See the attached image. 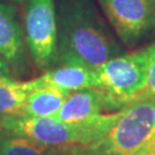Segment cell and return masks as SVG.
<instances>
[{
    "label": "cell",
    "instance_id": "8",
    "mask_svg": "<svg viewBox=\"0 0 155 155\" xmlns=\"http://www.w3.org/2000/svg\"><path fill=\"white\" fill-rule=\"evenodd\" d=\"M110 110L115 113L107 94L98 87L74 91L68 94L55 118L67 123H79Z\"/></svg>",
    "mask_w": 155,
    "mask_h": 155
},
{
    "label": "cell",
    "instance_id": "3",
    "mask_svg": "<svg viewBox=\"0 0 155 155\" xmlns=\"http://www.w3.org/2000/svg\"><path fill=\"white\" fill-rule=\"evenodd\" d=\"M117 116L118 111L101 114L79 123L62 122L55 117L11 116L0 121V131L28 138L52 150H61L99 141Z\"/></svg>",
    "mask_w": 155,
    "mask_h": 155
},
{
    "label": "cell",
    "instance_id": "2",
    "mask_svg": "<svg viewBox=\"0 0 155 155\" xmlns=\"http://www.w3.org/2000/svg\"><path fill=\"white\" fill-rule=\"evenodd\" d=\"M52 150L56 155H155V116L150 100L134 101L118 111L114 125L99 141Z\"/></svg>",
    "mask_w": 155,
    "mask_h": 155
},
{
    "label": "cell",
    "instance_id": "12",
    "mask_svg": "<svg viewBox=\"0 0 155 155\" xmlns=\"http://www.w3.org/2000/svg\"><path fill=\"white\" fill-rule=\"evenodd\" d=\"M0 155H56L53 150L32 140L0 131Z\"/></svg>",
    "mask_w": 155,
    "mask_h": 155
},
{
    "label": "cell",
    "instance_id": "14",
    "mask_svg": "<svg viewBox=\"0 0 155 155\" xmlns=\"http://www.w3.org/2000/svg\"><path fill=\"white\" fill-rule=\"evenodd\" d=\"M0 78H14V72L5 59L0 55Z\"/></svg>",
    "mask_w": 155,
    "mask_h": 155
},
{
    "label": "cell",
    "instance_id": "9",
    "mask_svg": "<svg viewBox=\"0 0 155 155\" xmlns=\"http://www.w3.org/2000/svg\"><path fill=\"white\" fill-rule=\"evenodd\" d=\"M37 89L50 86L70 93L78 90L94 87L92 70L79 63H63L44 72L35 79Z\"/></svg>",
    "mask_w": 155,
    "mask_h": 155
},
{
    "label": "cell",
    "instance_id": "16",
    "mask_svg": "<svg viewBox=\"0 0 155 155\" xmlns=\"http://www.w3.org/2000/svg\"><path fill=\"white\" fill-rule=\"evenodd\" d=\"M9 1H14V2H24V1H28V0H9Z\"/></svg>",
    "mask_w": 155,
    "mask_h": 155
},
{
    "label": "cell",
    "instance_id": "10",
    "mask_svg": "<svg viewBox=\"0 0 155 155\" xmlns=\"http://www.w3.org/2000/svg\"><path fill=\"white\" fill-rule=\"evenodd\" d=\"M68 94L50 86L35 89L27 97L20 116L54 117L60 111Z\"/></svg>",
    "mask_w": 155,
    "mask_h": 155
},
{
    "label": "cell",
    "instance_id": "7",
    "mask_svg": "<svg viewBox=\"0 0 155 155\" xmlns=\"http://www.w3.org/2000/svg\"><path fill=\"white\" fill-rule=\"evenodd\" d=\"M0 55L9 64L14 75L28 71L24 32L14 6L0 1Z\"/></svg>",
    "mask_w": 155,
    "mask_h": 155
},
{
    "label": "cell",
    "instance_id": "15",
    "mask_svg": "<svg viewBox=\"0 0 155 155\" xmlns=\"http://www.w3.org/2000/svg\"><path fill=\"white\" fill-rule=\"evenodd\" d=\"M150 100V104H152V107H153V110H154V116H155V97L154 98H148Z\"/></svg>",
    "mask_w": 155,
    "mask_h": 155
},
{
    "label": "cell",
    "instance_id": "4",
    "mask_svg": "<svg viewBox=\"0 0 155 155\" xmlns=\"http://www.w3.org/2000/svg\"><path fill=\"white\" fill-rule=\"evenodd\" d=\"M94 87L104 91L115 111L138 101L147 84V54H121L92 70Z\"/></svg>",
    "mask_w": 155,
    "mask_h": 155
},
{
    "label": "cell",
    "instance_id": "1",
    "mask_svg": "<svg viewBox=\"0 0 155 155\" xmlns=\"http://www.w3.org/2000/svg\"><path fill=\"white\" fill-rule=\"evenodd\" d=\"M59 64L79 63L94 70L121 55V46L94 0H55Z\"/></svg>",
    "mask_w": 155,
    "mask_h": 155
},
{
    "label": "cell",
    "instance_id": "13",
    "mask_svg": "<svg viewBox=\"0 0 155 155\" xmlns=\"http://www.w3.org/2000/svg\"><path fill=\"white\" fill-rule=\"evenodd\" d=\"M145 51L147 54V84L140 100L155 97V41L148 45Z\"/></svg>",
    "mask_w": 155,
    "mask_h": 155
},
{
    "label": "cell",
    "instance_id": "5",
    "mask_svg": "<svg viewBox=\"0 0 155 155\" xmlns=\"http://www.w3.org/2000/svg\"><path fill=\"white\" fill-rule=\"evenodd\" d=\"M23 32L31 60L39 70L59 66L55 0H28Z\"/></svg>",
    "mask_w": 155,
    "mask_h": 155
},
{
    "label": "cell",
    "instance_id": "6",
    "mask_svg": "<svg viewBox=\"0 0 155 155\" xmlns=\"http://www.w3.org/2000/svg\"><path fill=\"white\" fill-rule=\"evenodd\" d=\"M100 9L129 47L155 35V0H97Z\"/></svg>",
    "mask_w": 155,
    "mask_h": 155
},
{
    "label": "cell",
    "instance_id": "11",
    "mask_svg": "<svg viewBox=\"0 0 155 155\" xmlns=\"http://www.w3.org/2000/svg\"><path fill=\"white\" fill-rule=\"evenodd\" d=\"M37 89L35 79L18 82L14 78H0V121L20 116L29 93Z\"/></svg>",
    "mask_w": 155,
    "mask_h": 155
}]
</instances>
